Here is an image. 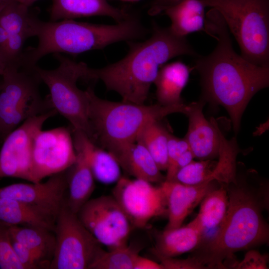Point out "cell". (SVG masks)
Here are the masks:
<instances>
[{"label": "cell", "mask_w": 269, "mask_h": 269, "mask_svg": "<svg viewBox=\"0 0 269 269\" xmlns=\"http://www.w3.org/2000/svg\"><path fill=\"white\" fill-rule=\"evenodd\" d=\"M54 232L55 248L49 269H89L102 249L66 201L56 217Z\"/></svg>", "instance_id": "9"}, {"label": "cell", "mask_w": 269, "mask_h": 269, "mask_svg": "<svg viewBox=\"0 0 269 269\" xmlns=\"http://www.w3.org/2000/svg\"><path fill=\"white\" fill-rule=\"evenodd\" d=\"M13 0H0V12Z\"/></svg>", "instance_id": "41"}, {"label": "cell", "mask_w": 269, "mask_h": 269, "mask_svg": "<svg viewBox=\"0 0 269 269\" xmlns=\"http://www.w3.org/2000/svg\"><path fill=\"white\" fill-rule=\"evenodd\" d=\"M222 16L236 38L241 56L269 66V0H200Z\"/></svg>", "instance_id": "6"}, {"label": "cell", "mask_w": 269, "mask_h": 269, "mask_svg": "<svg viewBox=\"0 0 269 269\" xmlns=\"http://www.w3.org/2000/svg\"><path fill=\"white\" fill-rule=\"evenodd\" d=\"M120 0L125 1H130V2H134V1H138L139 0Z\"/></svg>", "instance_id": "42"}, {"label": "cell", "mask_w": 269, "mask_h": 269, "mask_svg": "<svg viewBox=\"0 0 269 269\" xmlns=\"http://www.w3.org/2000/svg\"><path fill=\"white\" fill-rule=\"evenodd\" d=\"M35 67L24 68L9 64L1 76L0 142L26 120L54 110L48 98L43 99L40 96L42 81Z\"/></svg>", "instance_id": "8"}, {"label": "cell", "mask_w": 269, "mask_h": 269, "mask_svg": "<svg viewBox=\"0 0 269 269\" xmlns=\"http://www.w3.org/2000/svg\"><path fill=\"white\" fill-rule=\"evenodd\" d=\"M50 21L92 16H106L117 22L123 21L134 13L128 9L115 7L107 0H52Z\"/></svg>", "instance_id": "17"}, {"label": "cell", "mask_w": 269, "mask_h": 269, "mask_svg": "<svg viewBox=\"0 0 269 269\" xmlns=\"http://www.w3.org/2000/svg\"><path fill=\"white\" fill-rule=\"evenodd\" d=\"M27 6H31L35 1L38 0H15Z\"/></svg>", "instance_id": "40"}, {"label": "cell", "mask_w": 269, "mask_h": 269, "mask_svg": "<svg viewBox=\"0 0 269 269\" xmlns=\"http://www.w3.org/2000/svg\"><path fill=\"white\" fill-rule=\"evenodd\" d=\"M71 131L74 147L85 153L95 179L106 184L117 182L121 177V167L114 156L83 132Z\"/></svg>", "instance_id": "19"}, {"label": "cell", "mask_w": 269, "mask_h": 269, "mask_svg": "<svg viewBox=\"0 0 269 269\" xmlns=\"http://www.w3.org/2000/svg\"><path fill=\"white\" fill-rule=\"evenodd\" d=\"M57 113L52 110L30 118L4 138L0 149V178L14 177L32 182V152L34 137L44 122Z\"/></svg>", "instance_id": "12"}, {"label": "cell", "mask_w": 269, "mask_h": 269, "mask_svg": "<svg viewBox=\"0 0 269 269\" xmlns=\"http://www.w3.org/2000/svg\"><path fill=\"white\" fill-rule=\"evenodd\" d=\"M7 39V32L1 25H0V55L3 59L5 62V56Z\"/></svg>", "instance_id": "38"}, {"label": "cell", "mask_w": 269, "mask_h": 269, "mask_svg": "<svg viewBox=\"0 0 269 269\" xmlns=\"http://www.w3.org/2000/svg\"><path fill=\"white\" fill-rule=\"evenodd\" d=\"M11 238L29 248L49 268L55 248L53 231L37 226H8Z\"/></svg>", "instance_id": "25"}, {"label": "cell", "mask_w": 269, "mask_h": 269, "mask_svg": "<svg viewBox=\"0 0 269 269\" xmlns=\"http://www.w3.org/2000/svg\"><path fill=\"white\" fill-rule=\"evenodd\" d=\"M86 91L93 141L107 150L135 141L139 132L151 121L175 113L186 115L190 108L183 103L163 106L113 102L98 97L91 87Z\"/></svg>", "instance_id": "5"}, {"label": "cell", "mask_w": 269, "mask_h": 269, "mask_svg": "<svg viewBox=\"0 0 269 269\" xmlns=\"http://www.w3.org/2000/svg\"><path fill=\"white\" fill-rule=\"evenodd\" d=\"M147 33V30L134 13L123 21L111 25L79 22L74 19L41 20L36 36L38 45L23 51L20 67L33 68L40 59L48 54L77 55L102 49L116 42L134 41Z\"/></svg>", "instance_id": "4"}, {"label": "cell", "mask_w": 269, "mask_h": 269, "mask_svg": "<svg viewBox=\"0 0 269 269\" xmlns=\"http://www.w3.org/2000/svg\"><path fill=\"white\" fill-rule=\"evenodd\" d=\"M40 21L30 7L15 0L0 12V25L7 33L20 35L26 39L37 36Z\"/></svg>", "instance_id": "26"}, {"label": "cell", "mask_w": 269, "mask_h": 269, "mask_svg": "<svg viewBox=\"0 0 269 269\" xmlns=\"http://www.w3.org/2000/svg\"><path fill=\"white\" fill-rule=\"evenodd\" d=\"M13 252L24 269H35L48 267L37 255L29 248L11 239Z\"/></svg>", "instance_id": "32"}, {"label": "cell", "mask_w": 269, "mask_h": 269, "mask_svg": "<svg viewBox=\"0 0 269 269\" xmlns=\"http://www.w3.org/2000/svg\"><path fill=\"white\" fill-rule=\"evenodd\" d=\"M206 32L217 44L206 56L199 55L195 68L198 72L202 100L223 106L228 112L235 133L252 98L269 84V66L253 64L234 50L228 28L221 14L212 8L207 15Z\"/></svg>", "instance_id": "1"}, {"label": "cell", "mask_w": 269, "mask_h": 269, "mask_svg": "<svg viewBox=\"0 0 269 269\" xmlns=\"http://www.w3.org/2000/svg\"><path fill=\"white\" fill-rule=\"evenodd\" d=\"M205 7L200 0H182L166 8L164 11L171 20L170 30L179 37L196 31L206 32Z\"/></svg>", "instance_id": "23"}, {"label": "cell", "mask_w": 269, "mask_h": 269, "mask_svg": "<svg viewBox=\"0 0 269 269\" xmlns=\"http://www.w3.org/2000/svg\"><path fill=\"white\" fill-rule=\"evenodd\" d=\"M134 269H163L161 264L139 255L137 258Z\"/></svg>", "instance_id": "37"}, {"label": "cell", "mask_w": 269, "mask_h": 269, "mask_svg": "<svg viewBox=\"0 0 269 269\" xmlns=\"http://www.w3.org/2000/svg\"><path fill=\"white\" fill-rule=\"evenodd\" d=\"M2 84V79H0V91L1 89Z\"/></svg>", "instance_id": "43"}, {"label": "cell", "mask_w": 269, "mask_h": 269, "mask_svg": "<svg viewBox=\"0 0 269 269\" xmlns=\"http://www.w3.org/2000/svg\"><path fill=\"white\" fill-rule=\"evenodd\" d=\"M76 158L71 129L60 127L40 130L33 143L32 182H41L46 177L67 170Z\"/></svg>", "instance_id": "11"}, {"label": "cell", "mask_w": 269, "mask_h": 269, "mask_svg": "<svg viewBox=\"0 0 269 269\" xmlns=\"http://www.w3.org/2000/svg\"><path fill=\"white\" fill-rule=\"evenodd\" d=\"M76 214L85 227L109 250L128 245L133 226L113 195L88 200Z\"/></svg>", "instance_id": "10"}, {"label": "cell", "mask_w": 269, "mask_h": 269, "mask_svg": "<svg viewBox=\"0 0 269 269\" xmlns=\"http://www.w3.org/2000/svg\"><path fill=\"white\" fill-rule=\"evenodd\" d=\"M182 0H153L148 10L149 15H157L166 8L177 3Z\"/></svg>", "instance_id": "36"}, {"label": "cell", "mask_w": 269, "mask_h": 269, "mask_svg": "<svg viewBox=\"0 0 269 269\" xmlns=\"http://www.w3.org/2000/svg\"><path fill=\"white\" fill-rule=\"evenodd\" d=\"M268 256L262 255L258 251L252 250L246 254L244 259L241 262L237 263L235 268L267 269H268Z\"/></svg>", "instance_id": "33"}, {"label": "cell", "mask_w": 269, "mask_h": 269, "mask_svg": "<svg viewBox=\"0 0 269 269\" xmlns=\"http://www.w3.org/2000/svg\"><path fill=\"white\" fill-rule=\"evenodd\" d=\"M217 164L214 159L192 160L176 173L173 181L187 185L217 181Z\"/></svg>", "instance_id": "30"}, {"label": "cell", "mask_w": 269, "mask_h": 269, "mask_svg": "<svg viewBox=\"0 0 269 269\" xmlns=\"http://www.w3.org/2000/svg\"><path fill=\"white\" fill-rule=\"evenodd\" d=\"M56 218L19 201L0 197V222L8 226H37L54 231Z\"/></svg>", "instance_id": "24"}, {"label": "cell", "mask_w": 269, "mask_h": 269, "mask_svg": "<svg viewBox=\"0 0 269 269\" xmlns=\"http://www.w3.org/2000/svg\"><path fill=\"white\" fill-rule=\"evenodd\" d=\"M58 67L45 70L35 67L42 82L48 87L50 103L57 113L66 119L71 128L84 133L93 141V134L88 118V98L86 91L77 86L84 79L87 65L77 62L60 53H54Z\"/></svg>", "instance_id": "7"}, {"label": "cell", "mask_w": 269, "mask_h": 269, "mask_svg": "<svg viewBox=\"0 0 269 269\" xmlns=\"http://www.w3.org/2000/svg\"><path fill=\"white\" fill-rule=\"evenodd\" d=\"M169 134L160 120H153L141 129L135 140L146 148L160 171L166 170L168 167Z\"/></svg>", "instance_id": "28"}, {"label": "cell", "mask_w": 269, "mask_h": 269, "mask_svg": "<svg viewBox=\"0 0 269 269\" xmlns=\"http://www.w3.org/2000/svg\"><path fill=\"white\" fill-rule=\"evenodd\" d=\"M67 170L50 176L45 182L18 183L0 187V197L31 206L56 219L66 201Z\"/></svg>", "instance_id": "14"}, {"label": "cell", "mask_w": 269, "mask_h": 269, "mask_svg": "<svg viewBox=\"0 0 269 269\" xmlns=\"http://www.w3.org/2000/svg\"><path fill=\"white\" fill-rule=\"evenodd\" d=\"M219 187L208 191L200 203L197 216L193 219L203 233L221 224L228 209L229 198L225 183H219Z\"/></svg>", "instance_id": "27"}, {"label": "cell", "mask_w": 269, "mask_h": 269, "mask_svg": "<svg viewBox=\"0 0 269 269\" xmlns=\"http://www.w3.org/2000/svg\"><path fill=\"white\" fill-rule=\"evenodd\" d=\"M75 149L76 161L67 171L66 204L72 211L77 213L89 200L95 188V178L85 153L79 148Z\"/></svg>", "instance_id": "21"}, {"label": "cell", "mask_w": 269, "mask_h": 269, "mask_svg": "<svg viewBox=\"0 0 269 269\" xmlns=\"http://www.w3.org/2000/svg\"><path fill=\"white\" fill-rule=\"evenodd\" d=\"M203 235V231L193 220L185 226L164 229L157 235L152 252L157 258H174L196 249Z\"/></svg>", "instance_id": "20"}, {"label": "cell", "mask_w": 269, "mask_h": 269, "mask_svg": "<svg viewBox=\"0 0 269 269\" xmlns=\"http://www.w3.org/2000/svg\"><path fill=\"white\" fill-rule=\"evenodd\" d=\"M215 180L196 185H187L175 181L160 184L166 202L168 220L165 230L178 228L206 194L217 187Z\"/></svg>", "instance_id": "15"}, {"label": "cell", "mask_w": 269, "mask_h": 269, "mask_svg": "<svg viewBox=\"0 0 269 269\" xmlns=\"http://www.w3.org/2000/svg\"><path fill=\"white\" fill-rule=\"evenodd\" d=\"M190 149L185 138H179L169 133L167 142L168 166Z\"/></svg>", "instance_id": "34"}, {"label": "cell", "mask_w": 269, "mask_h": 269, "mask_svg": "<svg viewBox=\"0 0 269 269\" xmlns=\"http://www.w3.org/2000/svg\"><path fill=\"white\" fill-rule=\"evenodd\" d=\"M108 151L114 156L120 167L135 178L152 183L161 184L165 180V177L161 174L152 157L141 143L135 141Z\"/></svg>", "instance_id": "18"}, {"label": "cell", "mask_w": 269, "mask_h": 269, "mask_svg": "<svg viewBox=\"0 0 269 269\" xmlns=\"http://www.w3.org/2000/svg\"><path fill=\"white\" fill-rule=\"evenodd\" d=\"M8 227L0 222V269H24L13 252Z\"/></svg>", "instance_id": "31"}, {"label": "cell", "mask_w": 269, "mask_h": 269, "mask_svg": "<svg viewBox=\"0 0 269 269\" xmlns=\"http://www.w3.org/2000/svg\"><path fill=\"white\" fill-rule=\"evenodd\" d=\"M140 248L128 244L108 251L102 249L89 269H134Z\"/></svg>", "instance_id": "29"}, {"label": "cell", "mask_w": 269, "mask_h": 269, "mask_svg": "<svg viewBox=\"0 0 269 269\" xmlns=\"http://www.w3.org/2000/svg\"><path fill=\"white\" fill-rule=\"evenodd\" d=\"M6 64L3 59L0 55V76H2L4 73Z\"/></svg>", "instance_id": "39"}, {"label": "cell", "mask_w": 269, "mask_h": 269, "mask_svg": "<svg viewBox=\"0 0 269 269\" xmlns=\"http://www.w3.org/2000/svg\"><path fill=\"white\" fill-rule=\"evenodd\" d=\"M255 176L252 171L242 174L237 170L236 180L225 184L226 216L215 234L202 241L190 257L203 269L234 268L235 253L268 242L269 227L263 211L269 207V187Z\"/></svg>", "instance_id": "2"}, {"label": "cell", "mask_w": 269, "mask_h": 269, "mask_svg": "<svg viewBox=\"0 0 269 269\" xmlns=\"http://www.w3.org/2000/svg\"><path fill=\"white\" fill-rule=\"evenodd\" d=\"M128 43L130 50L126 56L102 68L87 66L84 79L101 80L123 101L137 104H144L160 68L168 61L180 55L199 56L186 37L176 36L169 27L154 22L148 38Z\"/></svg>", "instance_id": "3"}, {"label": "cell", "mask_w": 269, "mask_h": 269, "mask_svg": "<svg viewBox=\"0 0 269 269\" xmlns=\"http://www.w3.org/2000/svg\"><path fill=\"white\" fill-rule=\"evenodd\" d=\"M204 102L190 104L187 133L185 137L194 158L199 160L214 159L218 157L221 132L216 121H208L202 112Z\"/></svg>", "instance_id": "16"}, {"label": "cell", "mask_w": 269, "mask_h": 269, "mask_svg": "<svg viewBox=\"0 0 269 269\" xmlns=\"http://www.w3.org/2000/svg\"><path fill=\"white\" fill-rule=\"evenodd\" d=\"M190 71L189 67L179 61L162 65L153 83L157 103L163 106L182 103L181 94L188 82Z\"/></svg>", "instance_id": "22"}, {"label": "cell", "mask_w": 269, "mask_h": 269, "mask_svg": "<svg viewBox=\"0 0 269 269\" xmlns=\"http://www.w3.org/2000/svg\"><path fill=\"white\" fill-rule=\"evenodd\" d=\"M112 194L134 227L143 228L152 218L167 212L161 185L143 179L121 177Z\"/></svg>", "instance_id": "13"}, {"label": "cell", "mask_w": 269, "mask_h": 269, "mask_svg": "<svg viewBox=\"0 0 269 269\" xmlns=\"http://www.w3.org/2000/svg\"><path fill=\"white\" fill-rule=\"evenodd\" d=\"M163 269H200L202 267L190 257L186 259H176L173 258H157Z\"/></svg>", "instance_id": "35"}]
</instances>
